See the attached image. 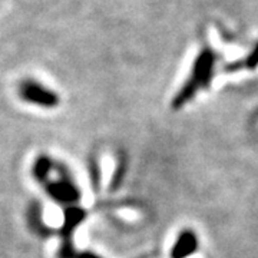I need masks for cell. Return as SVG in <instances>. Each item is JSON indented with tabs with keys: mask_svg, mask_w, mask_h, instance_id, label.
Masks as SVG:
<instances>
[{
	"mask_svg": "<svg viewBox=\"0 0 258 258\" xmlns=\"http://www.w3.org/2000/svg\"><path fill=\"white\" fill-rule=\"evenodd\" d=\"M89 175H91V182H92L93 191H99L101 188V181H102V172H101V165H99V161L95 157L89 159Z\"/></svg>",
	"mask_w": 258,
	"mask_h": 258,
	"instance_id": "9c48e42d",
	"label": "cell"
},
{
	"mask_svg": "<svg viewBox=\"0 0 258 258\" xmlns=\"http://www.w3.org/2000/svg\"><path fill=\"white\" fill-rule=\"evenodd\" d=\"M19 96L30 105L45 108V109L56 108L60 102L55 91L49 89L42 83L36 82L35 79H25L19 85Z\"/></svg>",
	"mask_w": 258,
	"mask_h": 258,
	"instance_id": "3957f363",
	"label": "cell"
},
{
	"mask_svg": "<svg viewBox=\"0 0 258 258\" xmlns=\"http://www.w3.org/2000/svg\"><path fill=\"white\" fill-rule=\"evenodd\" d=\"M217 62V56L210 47H204L197 56L192 64V71L186 82L182 85L179 92L172 99V108L181 109L189 101H192L195 95L210 86L214 76V68Z\"/></svg>",
	"mask_w": 258,
	"mask_h": 258,
	"instance_id": "6da1fadb",
	"label": "cell"
},
{
	"mask_svg": "<svg viewBox=\"0 0 258 258\" xmlns=\"http://www.w3.org/2000/svg\"><path fill=\"white\" fill-rule=\"evenodd\" d=\"M125 174H126V158L119 157L118 159V165L115 168V174L112 176L111 181V189L112 191H116L122 185V181L125 178Z\"/></svg>",
	"mask_w": 258,
	"mask_h": 258,
	"instance_id": "ba28073f",
	"label": "cell"
},
{
	"mask_svg": "<svg viewBox=\"0 0 258 258\" xmlns=\"http://www.w3.org/2000/svg\"><path fill=\"white\" fill-rule=\"evenodd\" d=\"M242 66L245 68V69H255L258 66V43L254 46V49L249 52V55L245 57V60H244V63Z\"/></svg>",
	"mask_w": 258,
	"mask_h": 258,
	"instance_id": "30bf717a",
	"label": "cell"
},
{
	"mask_svg": "<svg viewBox=\"0 0 258 258\" xmlns=\"http://www.w3.org/2000/svg\"><path fill=\"white\" fill-rule=\"evenodd\" d=\"M56 171L57 176L53 179H47L43 184L45 191L49 195V198H52L55 203L66 207H72L81 201V189L76 184L75 178L71 174V171L68 169V166L62 164H56Z\"/></svg>",
	"mask_w": 258,
	"mask_h": 258,
	"instance_id": "7a4b0ae2",
	"label": "cell"
},
{
	"mask_svg": "<svg viewBox=\"0 0 258 258\" xmlns=\"http://www.w3.org/2000/svg\"><path fill=\"white\" fill-rule=\"evenodd\" d=\"M55 169L53 159L47 155H39L32 166V175L40 185H43L50 178L52 171Z\"/></svg>",
	"mask_w": 258,
	"mask_h": 258,
	"instance_id": "52a82bcc",
	"label": "cell"
},
{
	"mask_svg": "<svg viewBox=\"0 0 258 258\" xmlns=\"http://www.w3.org/2000/svg\"><path fill=\"white\" fill-rule=\"evenodd\" d=\"M200 248L198 235L192 230L185 228L179 232L175 242L171 248V258H188Z\"/></svg>",
	"mask_w": 258,
	"mask_h": 258,
	"instance_id": "277c9868",
	"label": "cell"
},
{
	"mask_svg": "<svg viewBox=\"0 0 258 258\" xmlns=\"http://www.w3.org/2000/svg\"><path fill=\"white\" fill-rule=\"evenodd\" d=\"M63 215V224H62L59 232L62 235V241L72 240V235L76 228L86 220V211L78 205H72V207L64 208Z\"/></svg>",
	"mask_w": 258,
	"mask_h": 258,
	"instance_id": "5b68a950",
	"label": "cell"
},
{
	"mask_svg": "<svg viewBox=\"0 0 258 258\" xmlns=\"http://www.w3.org/2000/svg\"><path fill=\"white\" fill-rule=\"evenodd\" d=\"M75 258H102L101 255L95 254L92 251H78Z\"/></svg>",
	"mask_w": 258,
	"mask_h": 258,
	"instance_id": "8fae6325",
	"label": "cell"
},
{
	"mask_svg": "<svg viewBox=\"0 0 258 258\" xmlns=\"http://www.w3.org/2000/svg\"><path fill=\"white\" fill-rule=\"evenodd\" d=\"M28 224L30 230L36 232L39 237H47L50 235V228L47 227L43 221L42 215V205L37 203H33L28 210Z\"/></svg>",
	"mask_w": 258,
	"mask_h": 258,
	"instance_id": "8992f818",
	"label": "cell"
}]
</instances>
